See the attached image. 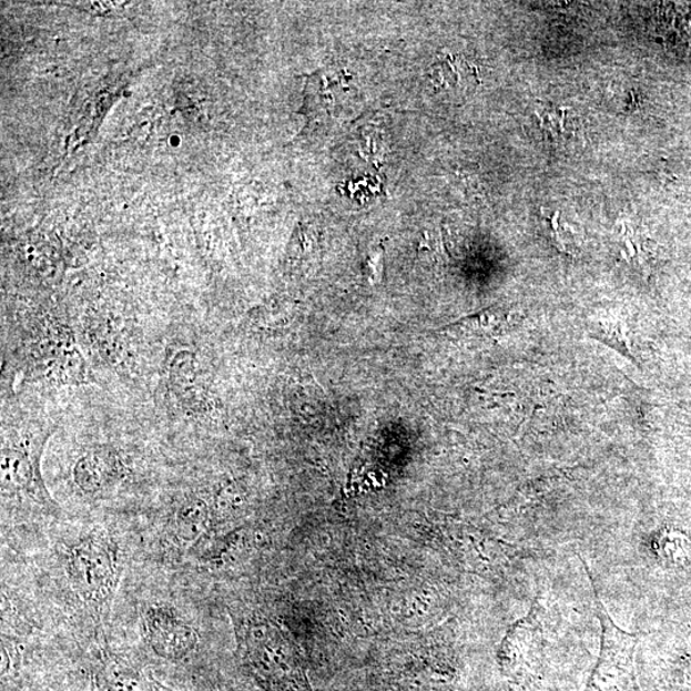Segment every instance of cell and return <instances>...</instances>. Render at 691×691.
<instances>
[{
    "label": "cell",
    "mask_w": 691,
    "mask_h": 691,
    "mask_svg": "<svg viewBox=\"0 0 691 691\" xmlns=\"http://www.w3.org/2000/svg\"><path fill=\"white\" fill-rule=\"evenodd\" d=\"M244 662L266 691H313L293 640L277 623L254 620L241 631Z\"/></svg>",
    "instance_id": "cell-1"
},
{
    "label": "cell",
    "mask_w": 691,
    "mask_h": 691,
    "mask_svg": "<svg viewBox=\"0 0 691 691\" xmlns=\"http://www.w3.org/2000/svg\"><path fill=\"white\" fill-rule=\"evenodd\" d=\"M48 435L23 436L21 439L3 440L2 490L3 497L21 495L50 514L58 512V505L49 495L40 470L41 453Z\"/></svg>",
    "instance_id": "cell-4"
},
{
    "label": "cell",
    "mask_w": 691,
    "mask_h": 691,
    "mask_svg": "<svg viewBox=\"0 0 691 691\" xmlns=\"http://www.w3.org/2000/svg\"><path fill=\"white\" fill-rule=\"evenodd\" d=\"M169 380L173 393L183 404L191 410L202 411L206 399L200 383V365L195 354L183 349L174 355L169 366Z\"/></svg>",
    "instance_id": "cell-7"
},
{
    "label": "cell",
    "mask_w": 691,
    "mask_h": 691,
    "mask_svg": "<svg viewBox=\"0 0 691 691\" xmlns=\"http://www.w3.org/2000/svg\"><path fill=\"white\" fill-rule=\"evenodd\" d=\"M123 571L119 543L105 531H93L67 555V577L87 604L103 610L111 604Z\"/></svg>",
    "instance_id": "cell-2"
},
{
    "label": "cell",
    "mask_w": 691,
    "mask_h": 691,
    "mask_svg": "<svg viewBox=\"0 0 691 691\" xmlns=\"http://www.w3.org/2000/svg\"><path fill=\"white\" fill-rule=\"evenodd\" d=\"M590 335L601 341V343L609 345L619 352L621 355L627 356L628 359L634 362L632 356L629 338L622 324L614 321H601L595 324Z\"/></svg>",
    "instance_id": "cell-9"
},
{
    "label": "cell",
    "mask_w": 691,
    "mask_h": 691,
    "mask_svg": "<svg viewBox=\"0 0 691 691\" xmlns=\"http://www.w3.org/2000/svg\"><path fill=\"white\" fill-rule=\"evenodd\" d=\"M213 522L211 502L200 496L190 497L174 516L172 535L181 547L190 548L202 540Z\"/></svg>",
    "instance_id": "cell-8"
},
{
    "label": "cell",
    "mask_w": 691,
    "mask_h": 691,
    "mask_svg": "<svg viewBox=\"0 0 691 691\" xmlns=\"http://www.w3.org/2000/svg\"><path fill=\"white\" fill-rule=\"evenodd\" d=\"M141 622L149 647L161 659L180 662L196 651L197 630L176 607L150 603L141 612Z\"/></svg>",
    "instance_id": "cell-5"
},
{
    "label": "cell",
    "mask_w": 691,
    "mask_h": 691,
    "mask_svg": "<svg viewBox=\"0 0 691 691\" xmlns=\"http://www.w3.org/2000/svg\"><path fill=\"white\" fill-rule=\"evenodd\" d=\"M72 474L83 494L96 496L126 477L128 468L119 454L111 449H95L80 457Z\"/></svg>",
    "instance_id": "cell-6"
},
{
    "label": "cell",
    "mask_w": 691,
    "mask_h": 691,
    "mask_svg": "<svg viewBox=\"0 0 691 691\" xmlns=\"http://www.w3.org/2000/svg\"><path fill=\"white\" fill-rule=\"evenodd\" d=\"M590 578V577H589ZM592 580V578H590ZM596 613L601 622V653L587 691H637L638 636L621 630L607 612L592 580Z\"/></svg>",
    "instance_id": "cell-3"
}]
</instances>
